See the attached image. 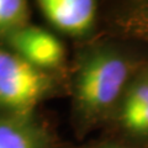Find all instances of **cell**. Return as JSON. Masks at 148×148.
I'll return each mask as SVG.
<instances>
[{"label":"cell","mask_w":148,"mask_h":148,"mask_svg":"<svg viewBox=\"0 0 148 148\" xmlns=\"http://www.w3.org/2000/svg\"><path fill=\"white\" fill-rule=\"evenodd\" d=\"M140 64L122 48L96 43L82 48L68 72L72 123L78 138L106 127Z\"/></svg>","instance_id":"obj_1"},{"label":"cell","mask_w":148,"mask_h":148,"mask_svg":"<svg viewBox=\"0 0 148 148\" xmlns=\"http://www.w3.org/2000/svg\"><path fill=\"white\" fill-rule=\"evenodd\" d=\"M68 90V78L42 71L0 45V111L31 114L41 103Z\"/></svg>","instance_id":"obj_2"},{"label":"cell","mask_w":148,"mask_h":148,"mask_svg":"<svg viewBox=\"0 0 148 148\" xmlns=\"http://www.w3.org/2000/svg\"><path fill=\"white\" fill-rule=\"evenodd\" d=\"M106 127V136L148 147V63L133 77Z\"/></svg>","instance_id":"obj_3"},{"label":"cell","mask_w":148,"mask_h":148,"mask_svg":"<svg viewBox=\"0 0 148 148\" xmlns=\"http://www.w3.org/2000/svg\"><path fill=\"white\" fill-rule=\"evenodd\" d=\"M0 45L42 71L68 78L67 51L61 40L48 30L26 25L4 38Z\"/></svg>","instance_id":"obj_4"},{"label":"cell","mask_w":148,"mask_h":148,"mask_svg":"<svg viewBox=\"0 0 148 148\" xmlns=\"http://www.w3.org/2000/svg\"><path fill=\"white\" fill-rule=\"evenodd\" d=\"M41 12L61 34L85 38L95 29L98 0H36Z\"/></svg>","instance_id":"obj_5"},{"label":"cell","mask_w":148,"mask_h":148,"mask_svg":"<svg viewBox=\"0 0 148 148\" xmlns=\"http://www.w3.org/2000/svg\"><path fill=\"white\" fill-rule=\"evenodd\" d=\"M49 125L31 114H0V148H59Z\"/></svg>","instance_id":"obj_6"},{"label":"cell","mask_w":148,"mask_h":148,"mask_svg":"<svg viewBox=\"0 0 148 148\" xmlns=\"http://www.w3.org/2000/svg\"><path fill=\"white\" fill-rule=\"evenodd\" d=\"M29 24L30 6L27 0H0V42Z\"/></svg>","instance_id":"obj_7"},{"label":"cell","mask_w":148,"mask_h":148,"mask_svg":"<svg viewBox=\"0 0 148 148\" xmlns=\"http://www.w3.org/2000/svg\"><path fill=\"white\" fill-rule=\"evenodd\" d=\"M120 26L128 35L148 43V6H141L127 12L120 21Z\"/></svg>","instance_id":"obj_8"},{"label":"cell","mask_w":148,"mask_h":148,"mask_svg":"<svg viewBox=\"0 0 148 148\" xmlns=\"http://www.w3.org/2000/svg\"><path fill=\"white\" fill-rule=\"evenodd\" d=\"M86 147L88 148H148L145 146L133 145V143H130V142L120 140V138H116V137H111V136H104L100 140L86 143Z\"/></svg>","instance_id":"obj_9"},{"label":"cell","mask_w":148,"mask_h":148,"mask_svg":"<svg viewBox=\"0 0 148 148\" xmlns=\"http://www.w3.org/2000/svg\"><path fill=\"white\" fill-rule=\"evenodd\" d=\"M59 148H88L86 145H82V146H71V145H62Z\"/></svg>","instance_id":"obj_10"}]
</instances>
